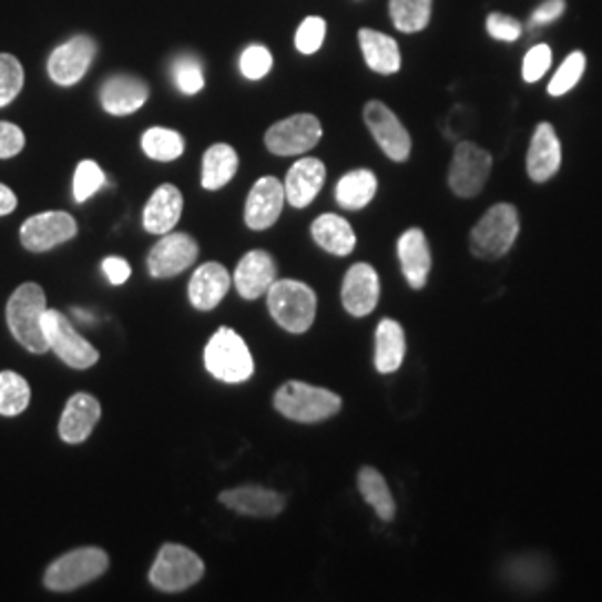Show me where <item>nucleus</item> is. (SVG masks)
<instances>
[{"mask_svg": "<svg viewBox=\"0 0 602 602\" xmlns=\"http://www.w3.org/2000/svg\"><path fill=\"white\" fill-rule=\"evenodd\" d=\"M231 290V273L217 262L198 266L187 284L190 304L196 310H215Z\"/></svg>", "mask_w": 602, "mask_h": 602, "instance_id": "obj_19", "label": "nucleus"}, {"mask_svg": "<svg viewBox=\"0 0 602 602\" xmlns=\"http://www.w3.org/2000/svg\"><path fill=\"white\" fill-rule=\"evenodd\" d=\"M101 420L99 399L90 392H76L68 399L59 422V436L68 445L85 442Z\"/></svg>", "mask_w": 602, "mask_h": 602, "instance_id": "obj_16", "label": "nucleus"}, {"mask_svg": "<svg viewBox=\"0 0 602 602\" xmlns=\"http://www.w3.org/2000/svg\"><path fill=\"white\" fill-rule=\"evenodd\" d=\"M584 70H586V57L582 52H571L567 57V61L558 68V72L553 74V79L549 81L547 92L551 96H562V94L571 92L580 83Z\"/></svg>", "mask_w": 602, "mask_h": 602, "instance_id": "obj_36", "label": "nucleus"}, {"mask_svg": "<svg viewBox=\"0 0 602 602\" xmlns=\"http://www.w3.org/2000/svg\"><path fill=\"white\" fill-rule=\"evenodd\" d=\"M407 355V337L395 319H381L375 333V368L384 375L395 373Z\"/></svg>", "mask_w": 602, "mask_h": 602, "instance_id": "obj_28", "label": "nucleus"}, {"mask_svg": "<svg viewBox=\"0 0 602 602\" xmlns=\"http://www.w3.org/2000/svg\"><path fill=\"white\" fill-rule=\"evenodd\" d=\"M388 12L395 30L401 34H416L429 28L433 0H388Z\"/></svg>", "mask_w": 602, "mask_h": 602, "instance_id": "obj_31", "label": "nucleus"}, {"mask_svg": "<svg viewBox=\"0 0 602 602\" xmlns=\"http://www.w3.org/2000/svg\"><path fill=\"white\" fill-rule=\"evenodd\" d=\"M25 72L17 57L0 54V108L10 105L23 90Z\"/></svg>", "mask_w": 602, "mask_h": 602, "instance_id": "obj_37", "label": "nucleus"}, {"mask_svg": "<svg viewBox=\"0 0 602 602\" xmlns=\"http://www.w3.org/2000/svg\"><path fill=\"white\" fill-rule=\"evenodd\" d=\"M110 567V555L99 547H81L57 558L45 571V586L52 591H72L101 578Z\"/></svg>", "mask_w": 602, "mask_h": 602, "instance_id": "obj_6", "label": "nucleus"}, {"mask_svg": "<svg viewBox=\"0 0 602 602\" xmlns=\"http://www.w3.org/2000/svg\"><path fill=\"white\" fill-rule=\"evenodd\" d=\"M206 573V564L192 549L167 542L159 549V555L150 569V582L159 591L176 593L196 584Z\"/></svg>", "mask_w": 602, "mask_h": 602, "instance_id": "obj_7", "label": "nucleus"}, {"mask_svg": "<svg viewBox=\"0 0 602 602\" xmlns=\"http://www.w3.org/2000/svg\"><path fill=\"white\" fill-rule=\"evenodd\" d=\"M379 302V277L373 266L355 264L341 284V304L353 317H366Z\"/></svg>", "mask_w": 602, "mask_h": 602, "instance_id": "obj_18", "label": "nucleus"}, {"mask_svg": "<svg viewBox=\"0 0 602 602\" xmlns=\"http://www.w3.org/2000/svg\"><path fill=\"white\" fill-rule=\"evenodd\" d=\"M204 364L215 379L226 384L248 381L255 373V359L248 344L228 326H222L206 344Z\"/></svg>", "mask_w": 602, "mask_h": 602, "instance_id": "obj_4", "label": "nucleus"}, {"mask_svg": "<svg viewBox=\"0 0 602 602\" xmlns=\"http://www.w3.org/2000/svg\"><path fill=\"white\" fill-rule=\"evenodd\" d=\"M32 399V388L28 379L14 370L0 373V416L17 418L21 416Z\"/></svg>", "mask_w": 602, "mask_h": 602, "instance_id": "obj_33", "label": "nucleus"}, {"mask_svg": "<svg viewBox=\"0 0 602 602\" xmlns=\"http://www.w3.org/2000/svg\"><path fill=\"white\" fill-rule=\"evenodd\" d=\"M273 405L286 420L317 425L339 414L341 397L328 388L290 379L279 386Z\"/></svg>", "mask_w": 602, "mask_h": 602, "instance_id": "obj_1", "label": "nucleus"}, {"mask_svg": "<svg viewBox=\"0 0 602 602\" xmlns=\"http://www.w3.org/2000/svg\"><path fill=\"white\" fill-rule=\"evenodd\" d=\"M564 12V0H544V3L531 14L529 25L538 28V25H547L553 23L555 19H560Z\"/></svg>", "mask_w": 602, "mask_h": 602, "instance_id": "obj_45", "label": "nucleus"}, {"mask_svg": "<svg viewBox=\"0 0 602 602\" xmlns=\"http://www.w3.org/2000/svg\"><path fill=\"white\" fill-rule=\"evenodd\" d=\"M324 39H326V21L322 17H306L302 25L297 28L295 48L299 50V54L310 57L319 52V48L324 45Z\"/></svg>", "mask_w": 602, "mask_h": 602, "instance_id": "obj_39", "label": "nucleus"}, {"mask_svg": "<svg viewBox=\"0 0 602 602\" xmlns=\"http://www.w3.org/2000/svg\"><path fill=\"white\" fill-rule=\"evenodd\" d=\"M520 233L518 211L511 204H498L487 211V215L471 231V251L480 259L504 257Z\"/></svg>", "mask_w": 602, "mask_h": 602, "instance_id": "obj_5", "label": "nucleus"}, {"mask_svg": "<svg viewBox=\"0 0 602 602\" xmlns=\"http://www.w3.org/2000/svg\"><path fill=\"white\" fill-rule=\"evenodd\" d=\"M286 204L284 183L277 176H262L246 198L244 220L251 231H268L282 217Z\"/></svg>", "mask_w": 602, "mask_h": 602, "instance_id": "obj_15", "label": "nucleus"}, {"mask_svg": "<svg viewBox=\"0 0 602 602\" xmlns=\"http://www.w3.org/2000/svg\"><path fill=\"white\" fill-rule=\"evenodd\" d=\"M491 167L493 159L487 150L478 147L476 143L462 141L453 152V161L449 167V185L462 198L478 196L491 174Z\"/></svg>", "mask_w": 602, "mask_h": 602, "instance_id": "obj_9", "label": "nucleus"}, {"mask_svg": "<svg viewBox=\"0 0 602 602\" xmlns=\"http://www.w3.org/2000/svg\"><path fill=\"white\" fill-rule=\"evenodd\" d=\"M310 235L322 251L335 257L350 255L357 244L353 226L339 215H319L310 226Z\"/></svg>", "mask_w": 602, "mask_h": 602, "instance_id": "obj_27", "label": "nucleus"}, {"mask_svg": "<svg viewBox=\"0 0 602 602\" xmlns=\"http://www.w3.org/2000/svg\"><path fill=\"white\" fill-rule=\"evenodd\" d=\"M141 147H143L145 156H150L152 161L167 163V161H176L183 154L185 141L176 130L150 127L141 136Z\"/></svg>", "mask_w": 602, "mask_h": 602, "instance_id": "obj_34", "label": "nucleus"}, {"mask_svg": "<svg viewBox=\"0 0 602 602\" xmlns=\"http://www.w3.org/2000/svg\"><path fill=\"white\" fill-rule=\"evenodd\" d=\"M183 213V194L176 185H159L143 208V228L150 235L172 233Z\"/></svg>", "mask_w": 602, "mask_h": 602, "instance_id": "obj_22", "label": "nucleus"}, {"mask_svg": "<svg viewBox=\"0 0 602 602\" xmlns=\"http://www.w3.org/2000/svg\"><path fill=\"white\" fill-rule=\"evenodd\" d=\"M103 185H105V172L101 170V165L96 161L85 159L76 165L74 183H72L76 204H85V201L90 196H94Z\"/></svg>", "mask_w": 602, "mask_h": 602, "instance_id": "obj_38", "label": "nucleus"}, {"mask_svg": "<svg viewBox=\"0 0 602 602\" xmlns=\"http://www.w3.org/2000/svg\"><path fill=\"white\" fill-rule=\"evenodd\" d=\"M271 317L288 333H306L317 315L315 290L297 279H275L266 293Z\"/></svg>", "mask_w": 602, "mask_h": 602, "instance_id": "obj_3", "label": "nucleus"}, {"mask_svg": "<svg viewBox=\"0 0 602 602\" xmlns=\"http://www.w3.org/2000/svg\"><path fill=\"white\" fill-rule=\"evenodd\" d=\"M101 268H103V273H105V277H108V282L112 286H123L132 275L130 264L125 259H121V257H105Z\"/></svg>", "mask_w": 602, "mask_h": 602, "instance_id": "obj_44", "label": "nucleus"}, {"mask_svg": "<svg viewBox=\"0 0 602 602\" xmlns=\"http://www.w3.org/2000/svg\"><path fill=\"white\" fill-rule=\"evenodd\" d=\"M397 255L409 286L414 290H422L429 282L431 273V248L427 235L420 228H411L397 242Z\"/></svg>", "mask_w": 602, "mask_h": 602, "instance_id": "obj_24", "label": "nucleus"}, {"mask_svg": "<svg viewBox=\"0 0 602 602\" xmlns=\"http://www.w3.org/2000/svg\"><path fill=\"white\" fill-rule=\"evenodd\" d=\"M551 68V48L540 43L531 48L522 61V79L527 83H538Z\"/></svg>", "mask_w": 602, "mask_h": 602, "instance_id": "obj_41", "label": "nucleus"}, {"mask_svg": "<svg viewBox=\"0 0 602 602\" xmlns=\"http://www.w3.org/2000/svg\"><path fill=\"white\" fill-rule=\"evenodd\" d=\"M277 279V264L266 251H251L237 264L235 286L244 299H259Z\"/></svg>", "mask_w": 602, "mask_h": 602, "instance_id": "obj_23", "label": "nucleus"}, {"mask_svg": "<svg viewBox=\"0 0 602 602\" xmlns=\"http://www.w3.org/2000/svg\"><path fill=\"white\" fill-rule=\"evenodd\" d=\"M487 32H489L491 39H496V41L513 43V41H518V39L522 37V25H520L513 17L493 12V14H489V19H487Z\"/></svg>", "mask_w": 602, "mask_h": 602, "instance_id": "obj_42", "label": "nucleus"}, {"mask_svg": "<svg viewBox=\"0 0 602 602\" xmlns=\"http://www.w3.org/2000/svg\"><path fill=\"white\" fill-rule=\"evenodd\" d=\"M364 123L390 161L405 163L409 159L411 134L388 105H384L381 101H368L364 105Z\"/></svg>", "mask_w": 602, "mask_h": 602, "instance_id": "obj_10", "label": "nucleus"}, {"mask_svg": "<svg viewBox=\"0 0 602 602\" xmlns=\"http://www.w3.org/2000/svg\"><path fill=\"white\" fill-rule=\"evenodd\" d=\"M17 204H19L17 194H14L8 185L0 183V217H6V215H10V213H14V211H17Z\"/></svg>", "mask_w": 602, "mask_h": 602, "instance_id": "obj_46", "label": "nucleus"}, {"mask_svg": "<svg viewBox=\"0 0 602 602\" xmlns=\"http://www.w3.org/2000/svg\"><path fill=\"white\" fill-rule=\"evenodd\" d=\"M198 257V244L185 233H165L147 253V273L170 279L187 271Z\"/></svg>", "mask_w": 602, "mask_h": 602, "instance_id": "obj_12", "label": "nucleus"}, {"mask_svg": "<svg viewBox=\"0 0 602 602\" xmlns=\"http://www.w3.org/2000/svg\"><path fill=\"white\" fill-rule=\"evenodd\" d=\"M357 487L361 498L375 509V513L384 520L390 522L395 518V500L392 493L384 480V476L373 469V467H361L357 476Z\"/></svg>", "mask_w": 602, "mask_h": 602, "instance_id": "obj_32", "label": "nucleus"}, {"mask_svg": "<svg viewBox=\"0 0 602 602\" xmlns=\"http://www.w3.org/2000/svg\"><path fill=\"white\" fill-rule=\"evenodd\" d=\"M79 233L76 220L68 213H41L30 217L21 228V244L30 253H48L65 242H72Z\"/></svg>", "mask_w": 602, "mask_h": 602, "instance_id": "obj_13", "label": "nucleus"}, {"mask_svg": "<svg viewBox=\"0 0 602 602\" xmlns=\"http://www.w3.org/2000/svg\"><path fill=\"white\" fill-rule=\"evenodd\" d=\"M94 57H96V43L85 34L74 37L50 54L48 74L57 85H63V88L76 85L88 74Z\"/></svg>", "mask_w": 602, "mask_h": 602, "instance_id": "obj_14", "label": "nucleus"}, {"mask_svg": "<svg viewBox=\"0 0 602 602\" xmlns=\"http://www.w3.org/2000/svg\"><path fill=\"white\" fill-rule=\"evenodd\" d=\"M239 70L248 81H259L273 70V54L264 45H251L242 52Z\"/></svg>", "mask_w": 602, "mask_h": 602, "instance_id": "obj_40", "label": "nucleus"}, {"mask_svg": "<svg viewBox=\"0 0 602 602\" xmlns=\"http://www.w3.org/2000/svg\"><path fill=\"white\" fill-rule=\"evenodd\" d=\"M25 147V134L17 123L0 121V159H12Z\"/></svg>", "mask_w": 602, "mask_h": 602, "instance_id": "obj_43", "label": "nucleus"}, {"mask_svg": "<svg viewBox=\"0 0 602 602\" xmlns=\"http://www.w3.org/2000/svg\"><path fill=\"white\" fill-rule=\"evenodd\" d=\"M359 39V48L364 54L366 65L377 72V74H395L401 68V52L399 45L395 43V39L377 32V30H359L357 34Z\"/></svg>", "mask_w": 602, "mask_h": 602, "instance_id": "obj_26", "label": "nucleus"}, {"mask_svg": "<svg viewBox=\"0 0 602 602\" xmlns=\"http://www.w3.org/2000/svg\"><path fill=\"white\" fill-rule=\"evenodd\" d=\"M326 181V165L315 156L299 159L286 174L284 192L293 208L310 206Z\"/></svg>", "mask_w": 602, "mask_h": 602, "instance_id": "obj_21", "label": "nucleus"}, {"mask_svg": "<svg viewBox=\"0 0 602 602\" xmlns=\"http://www.w3.org/2000/svg\"><path fill=\"white\" fill-rule=\"evenodd\" d=\"M377 192V176L370 170H353L337 181L335 198L344 211L366 208Z\"/></svg>", "mask_w": 602, "mask_h": 602, "instance_id": "obj_30", "label": "nucleus"}, {"mask_svg": "<svg viewBox=\"0 0 602 602\" xmlns=\"http://www.w3.org/2000/svg\"><path fill=\"white\" fill-rule=\"evenodd\" d=\"M45 310H48L45 290L32 282L19 286L8 302L6 315L10 330L17 337V341L34 355H43L45 350H50L43 328Z\"/></svg>", "mask_w": 602, "mask_h": 602, "instance_id": "obj_2", "label": "nucleus"}, {"mask_svg": "<svg viewBox=\"0 0 602 602\" xmlns=\"http://www.w3.org/2000/svg\"><path fill=\"white\" fill-rule=\"evenodd\" d=\"M147 96H150L147 85L130 74L110 76L101 88V105L112 116L134 114L145 105Z\"/></svg>", "mask_w": 602, "mask_h": 602, "instance_id": "obj_25", "label": "nucleus"}, {"mask_svg": "<svg viewBox=\"0 0 602 602\" xmlns=\"http://www.w3.org/2000/svg\"><path fill=\"white\" fill-rule=\"evenodd\" d=\"M239 170V154L228 143H215L204 154L201 165V185L206 190H222L233 181Z\"/></svg>", "mask_w": 602, "mask_h": 602, "instance_id": "obj_29", "label": "nucleus"}, {"mask_svg": "<svg viewBox=\"0 0 602 602\" xmlns=\"http://www.w3.org/2000/svg\"><path fill=\"white\" fill-rule=\"evenodd\" d=\"M562 147L551 123H540L531 136L527 152V174L535 183H544L560 170Z\"/></svg>", "mask_w": 602, "mask_h": 602, "instance_id": "obj_20", "label": "nucleus"}, {"mask_svg": "<svg viewBox=\"0 0 602 602\" xmlns=\"http://www.w3.org/2000/svg\"><path fill=\"white\" fill-rule=\"evenodd\" d=\"M43 328H45L50 350H54L57 357L65 361L70 368L85 370L99 361L101 357L99 350L74 330L70 319L61 310L48 308L43 315Z\"/></svg>", "mask_w": 602, "mask_h": 602, "instance_id": "obj_8", "label": "nucleus"}, {"mask_svg": "<svg viewBox=\"0 0 602 602\" xmlns=\"http://www.w3.org/2000/svg\"><path fill=\"white\" fill-rule=\"evenodd\" d=\"M322 141V123L313 114H295L275 125L264 136L266 147L277 156H297Z\"/></svg>", "mask_w": 602, "mask_h": 602, "instance_id": "obj_11", "label": "nucleus"}, {"mask_svg": "<svg viewBox=\"0 0 602 602\" xmlns=\"http://www.w3.org/2000/svg\"><path fill=\"white\" fill-rule=\"evenodd\" d=\"M220 502L235 513L251 518H275L286 509V498L273 489L246 484L220 493Z\"/></svg>", "mask_w": 602, "mask_h": 602, "instance_id": "obj_17", "label": "nucleus"}, {"mask_svg": "<svg viewBox=\"0 0 602 602\" xmlns=\"http://www.w3.org/2000/svg\"><path fill=\"white\" fill-rule=\"evenodd\" d=\"M172 79H174V85L178 88V92L185 96L198 94L206 85L204 65H201V61L192 54H183V57L174 59Z\"/></svg>", "mask_w": 602, "mask_h": 602, "instance_id": "obj_35", "label": "nucleus"}]
</instances>
